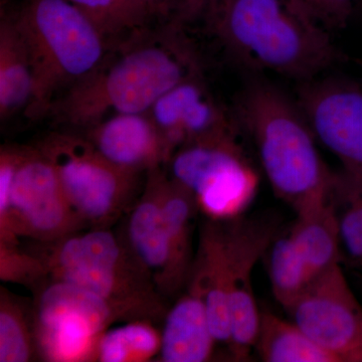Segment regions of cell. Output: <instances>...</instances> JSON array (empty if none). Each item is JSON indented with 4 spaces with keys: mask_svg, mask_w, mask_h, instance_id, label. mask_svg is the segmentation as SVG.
Returning a JSON list of instances; mask_svg holds the SVG:
<instances>
[{
    "mask_svg": "<svg viewBox=\"0 0 362 362\" xmlns=\"http://www.w3.org/2000/svg\"><path fill=\"white\" fill-rule=\"evenodd\" d=\"M214 30L243 65L299 83L318 78L338 58L328 28L302 0H226Z\"/></svg>",
    "mask_w": 362,
    "mask_h": 362,
    "instance_id": "1",
    "label": "cell"
},
{
    "mask_svg": "<svg viewBox=\"0 0 362 362\" xmlns=\"http://www.w3.org/2000/svg\"><path fill=\"white\" fill-rule=\"evenodd\" d=\"M237 109L276 197L296 214L323 201L333 171L297 102L274 86L254 82L243 90Z\"/></svg>",
    "mask_w": 362,
    "mask_h": 362,
    "instance_id": "2",
    "label": "cell"
},
{
    "mask_svg": "<svg viewBox=\"0 0 362 362\" xmlns=\"http://www.w3.org/2000/svg\"><path fill=\"white\" fill-rule=\"evenodd\" d=\"M177 40L135 45L70 87L52 113L76 125L101 122L112 113L144 114L159 98L199 71L189 47Z\"/></svg>",
    "mask_w": 362,
    "mask_h": 362,
    "instance_id": "3",
    "label": "cell"
},
{
    "mask_svg": "<svg viewBox=\"0 0 362 362\" xmlns=\"http://www.w3.org/2000/svg\"><path fill=\"white\" fill-rule=\"evenodd\" d=\"M13 21L33 66V97L25 114L33 118L47 115L61 89L71 87L103 63L108 40L69 0H33Z\"/></svg>",
    "mask_w": 362,
    "mask_h": 362,
    "instance_id": "4",
    "label": "cell"
},
{
    "mask_svg": "<svg viewBox=\"0 0 362 362\" xmlns=\"http://www.w3.org/2000/svg\"><path fill=\"white\" fill-rule=\"evenodd\" d=\"M173 175L209 213L230 216L254 199L259 177L235 132L189 143L175 156Z\"/></svg>",
    "mask_w": 362,
    "mask_h": 362,
    "instance_id": "5",
    "label": "cell"
},
{
    "mask_svg": "<svg viewBox=\"0 0 362 362\" xmlns=\"http://www.w3.org/2000/svg\"><path fill=\"white\" fill-rule=\"evenodd\" d=\"M285 309L337 362H362V306L340 264L312 281Z\"/></svg>",
    "mask_w": 362,
    "mask_h": 362,
    "instance_id": "6",
    "label": "cell"
},
{
    "mask_svg": "<svg viewBox=\"0 0 362 362\" xmlns=\"http://www.w3.org/2000/svg\"><path fill=\"white\" fill-rule=\"evenodd\" d=\"M296 102L317 141L362 177V86L318 77L301 83Z\"/></svg>",
    "mask_w": 362,
    "mask_h": 362,
    "instance_id": "7",
    "label": "cell"
},
{
    "mask_svg": "<svg viewBox=\"0 0 362 362\" xmlns=\"http://www.w3.org/2000/svg\"><path fill=\"white\" fill-rule=\"evenodd\" d=\"M277 235L273 221L247 218L238 221L228 235L230 345L238 361H249L258 337L261 311L252 272Z\"/></svg>",
    "mask_w": 362,
    "mask_h": 362,
    "instance_id": "8",
    "label": "cell"
},
{
    "mask_svg": "<svg viewBox=\"0 0 362 362\" xmlns=\"http://www.w3.org/2000/svg\"><path fill=\"white\" fill-rule=\"evenodd\" d=\"M148 114L170 144L235 132L232 117L207 89L201 71L159 98Z\"/></svg>",
    "mask_w": 362,
    "mask_h": 362,
    "instance_id": "9",
    "label": "cell"
},
{
    "mask_svg": "<svg viewBox=\"0 0 362 362\" xmlns=\"http://www.w3.org/2000/svg\"><path fill=\"white\" fill-rule=\"evenodd\" d=\"M108 316L103 297L68 282L49 288L40 303L49 349L61 361L82 356Z\"/></svg>",
    "mask_w": 362,
    "mask_h": 362,
    "instance_id": "10",
    "label": "cell"
},
{
    "mask_svg": "<svg viewBox=\"0 0 362 362\" xmlns=\"http://www.w3.org/2000/svg\"><path fill=\"white\" fill-rule=\"evenodd\" d=\"M118 252L115 240L106 232L69 240L59 258L66 282L106 298L113 286Z\"/></svg>",
    "mask_w": 362,
    "mask_h": 362,
    "instance_id": "11",
    "label": "cell"
},
{
    "mask_svg": "<svg viewBox=\"0 0 362 362\" xmlns=\"http://www.w3.org/2000/svg\"><path fill=\"white\" fill-rule=\"evenodd\" d=\"M289 235L313 280L342 261L337 218L326 197L297 213Z\"/></svg>",
    "mask_w": 362,
    "mask_h": 362,
    "instance_id": "12",
    "label": "cell"
},
{
    "mask_svg": "<svg viewBox=\"0 0 362 362\" xmlns=\"http://www.w3.org/2000/svg\"><path fill=\"white\" fill-rule=\"evenodd\" d=\"M59 182L57 169L49 164L26 162L14 176L11 204L25 214L35 228L52 230L63 218L59 199Z\"/></svg>",
    "mask_w": 362,
    "mask_h": 362,
    "instance_id": "13",
    "label": "cell"
},
{
    "mask_svg": "<svg viewBox=\"0 0 362 362\" xmlns=\"http://www.w3.org/2000/svg\"><path fill=\"white\" fill-rule=\"evenodd\" d=\"M214 341L204 298L187 297L169 314L162 338V357L168 362L204 361Z\"/></svg>",
    "mask_w": 362,
    "mask_h": 362,
    "instance_id": "14",
    "label": "cell"
},
{
    "mask_svg": "<svg viewBox=\"0 0 362 362\" xmlns=\"http://www.w3.org/2000/svg\"><path fill=\"white\" fill-rule=\"evenodd\" d=\"M159 132L148 113L115 114L100 122L96 140L100 153L116 166H133L156 151Z\"/></svg>",
    "mask_w": 362,
    "mask_h": 362,
    "instance_id": "15",
    "label": "cell"
},
{
    "mask_svg": "<svg viewBox=\"0 0 362 362\" xmlns=\"http://www.w3.org/2000/svg\"><path fill=\"white\" fill-rule=\"evenodd\" d=\"M57 165L59 181L74 204L93 216L108 211L118 187L111 168L88 156L68 153L59 156Z\"/></svg>",
    "mask_w": 362,
    "mask_h": 362,
    "instance_id": "16",
    "label": "cell"
},
{
    "mask_svg": "<svg viewBox=\"0 0 362 362\" xmlns=\"http://www.w3.org/2000/svg\"><path fill=\"white\" fill-rule=\"evenodd\" d=\"M33 73L25 42L13 21L0 28V117L28 109L32 101Z\"/></svg>",
    "mask_w": 362,
    "mask_h": 362,
    "instance_id": "17",
    "label": "cell"
},
{
    "mask_svg": "<svg viewBox=\"0 0 362 362\" xmlns=\"http://www.w3.org/2000/svg\"><path fill=\"white\" fill-rule=\"evenodd\" d=\"M254 350L266 362H337L293 321L268 311L261 312Z\"/></svg>",
    "mask_w": 362,
    "mask_h": 362,
    "instance_id": "18",
    "label": "cell"
},
{
    "mask_svg": "<svg viewBox=\"0 0 362 362\" xmlns=\"http://www.w3.org/2000/svg\"><path fill=\"white\" fill-rule=\"evenodd\" d=\"M326 199L337 218L342 259L362 273V177L333 171Z\"/></svg>",
    "mask_w": 362,
    "mask_h": 362,
    "instance_id": "19",
    "label": "cell"
},
{
    "mask_svg": "<svg viewBox=\"0 0 362 362\" xmlns=\"http://www.w3.org/2000/svg\"><path fill=\"white\" fill-rule=\"evenodd\" d=\"M267 252L272 291L286 308L303 293L313 279L289 233L284 237L277 235Z\"/></svg>",
    "mask_w": 362,
    "mask_h": 362,
    "instance_id": "20",
    "label": "cell"
},
{
    "mask_svg": "<svg viewBox=\"0 0 362 362\" xmlns=\"http://www.w3.org/2000/svg\"><path fill=\"white\" fill-rule=\"evenodd\" d=\"M130 233L136 249L148 265L161 266L168 261L175 238L164 225L161 209L152 204L138 207L131 220Z\"/></svg>",
    "mask_w": 362,
    "mask_h": 362,
    "instance_id": "21",
    "label": "cell"
},
{
    "mask_svg": "<svg viewBox=\"0 0 362 362\" xmlns=\"http://www.w3.org/2000/svg\"><path fill=\"white\" fill-rule=\"evenodd\" d=\"M96 23L106 39L141 26L146 6L135 0H69Z\"/></svg>",
    "mask_w": 362,
    "mask_h": 362,
    "instance_id": "22",
    "label": "cell"
},
{
    "mask_svg": "<svg viewBox=\"0 0 362 362\" xmlns=\"http://www.w3.org/2000/svg\"><path fill=\"white\" fill-rule=\"evenodd\" d=\"M28 361V346L18 322L6 313L0 315V361Z\"/></svg>",
    "mask_w": 362,
    "mask_h": 362,
    "instance_id": "23",
    "label": "cell"
},
{
    "mask_svg": "<svg viewBox=\"0 0 362 362\" xmlns=\"http://www.w3.org/2000/svg\"><path fill=\"white\" fill-rule=\"evenodd\" d=\"M326 28L343 26L349 20L354 0H302Z\"/></svg>",
    "mask_w": 362,
    "mask_h": 362,
    "instance_id": "24",
    "label": "cell"
},
{
    "mask_svg": "<svg viewBox=\"0 0 362 362\" xmlns=\"http://www.w3.org/2000/svg\"><path fill=\"white\" fill-rule=\"evenodd\" d=\"M189 202L182 195L173 197L161 209L162 220L173 238L182 235L183 228L189 218Z\"/></svg>",
    "mask_w": 362,
    "mask_h": 362,
    "instance_id": "25",
    "label": "cell"
},
{
    "mask_svg": "<svg viewBox=\"0 0 362 362\" xmlns=\"http://www.w3.org/2000/svg\"><path fill=\"white\" fill-rule=\"evenodd\" d=\"M124 345L127 351L137 354H149L156 349V335L145 326L128 325L119 328Z\"/></svg>",
    "mask_w": 362,
    "mask_h": 362,
    "instance_id": "26",
    "label": "cell"
},
{
    "mask_svg": "<svg viewBox=\"0 0 362 362\" xmlns=\"http://www.w3.org/2000/svg\"><path fill=\"white\" fill-rule=\"evenodd\" d=\"M129 352L124 345L120 331L116 329L108 333L101 343L102 361L106 362L124 361Z\"/></svg>",
    "mask_w": 362,
    "mask_h": 362,
    "instance_id": "27",
    "label": "cell"
},
{
    "mask_svg": "<svg viewBox=\"0 0 362 362\" xmlns=\"http://www.w3.org/2000/svg\"><path fill=\"white\" fill-rule=\"evenodd\" d=\"M16 170L11 162H2L0 168V209L4 211L11 202V189Z\"/></svg>",
    "mask_w": 362,
    "mask_h": 362,
    "instance_id": "28",
    "label": "cell"
},
{
    "mask_svg": "<svg viewBox=\"0 0 362 362\" xmlns=\"http://www.w3.org/2000/svg\"><path fill=\"white\" fill-rule=\"evenodd\" d=\"M135 1L139 2V4H144V6H146V4H145L144 0H135Z\"/></svg>",
    "mask_w": 362,
    "mask_h": 362,
    "instance_id": "29",
    "label": "cell"
}]
</instances>
